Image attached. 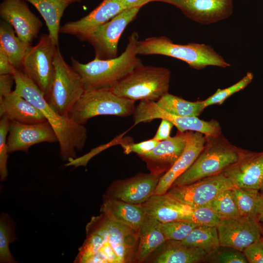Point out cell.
Wrapping results in <instances>:
<instances>
[{
    "mask_svg": "<svg viewBox=\"0 0 263 263\" xmlns=\"http://www.w3.org/2000/svg\"><path fill=\"white\" fill-rule=\"evenodd\" d=\"M86 232V238L74 263L137 262L139 230L101 212L92 217Z\"/></svg>",
    "mask_w": 263,
    "mask_h": 263,
    "instance_id": "cell-1",
    "label": "cell"
},
{
    "mask_svg": "<svg viewBox=\"0 0 263 263\" xmlns=\"http://www.w3.org/2000/svg\"><path fill=\"white\" fill-rule=\"evenodd\" d=\"M13 75L15 83L13 92L42 112L57 137L61 158L68 161L76 158V151L83 149L87 139V130L84 125L75 123L52 109L41 91L22 70L14 69Z\"/></svg>",
    "mask_w": 263,
    "mask_h": 263,
    "instance_id": "cell-2",
    "label": "cell"
},
{
    "mask_svg": "<svg viewBox=\"0 0 263 263\" xmlns=\"http://www.w3.org/2000/svg\"><path fill=\"white\" fill-rule=\"evenodd\" d=\"M138 34L133 32L128 38L124 51L109 59H94L82 63L71 57L72 66L80 75L85 90L111 89L136 67L143 64L137 56Z\"/></svg>",
    "mask_w": 263,
    "mask_h": 263,
    "instance_id": "cell-3",
    "label": "cell"
},
{
    "mask_svg": "<svg viewBox=\"0 0 263 263\" xmlns=\"http://www.w3.org/2000/svg\"><path fill=\"white\" fill-rule=\"evenodd\" d=\"M205 137L204 146L197 158L171 187L183 186L223 172L248 151L232 145L222 134Z\"/></svg>",
    "mask_w": 263,
    "mask_h": 263,
    "instance_id": "cell-4",
    "label": "cell"
},
{
    "mask_svg": "<svg viewBox=\"0 0 263 263\" xmlns=\"http://www.w3.org/2000/svg\"><path fill=\"white\" fill-rule=\"evenodd\" d=\"M136 50L138 55H160L173 57L184 61L196 70L209 66L223 68L230 66L210 45L194 42L177 44L164 36L138 40Z\"/></svg>",
    "mask_w": 263,
    "mask_h": 263,
    "instance_id": "cell-5",
    "label": "cell"
},
{
    "mask_svg": "<svg viewBox=\"0 0 263 263\" xmlns=\"http://www.w3.org/2000/svg\"><path fill=\"white\" fill-rule=\"evenodd\" d=\"M171 73L165 67L142 64L111 89L117 95L136 101H157L169 93Z\"/></svg>",
    "mask_w": 263,
    "mask_h": 263,
    "instance_id": "cell-6",
    "label": "cell"
},
{
    "mask_svg": "<svg viewBox=\"0 0 263 263\" xmlns=\"http://www.w3.org/2000/svg\"><path fill=\"white\" fill-rule=\"evenodd\" d=\"M134 102L117 95L111 89L85 90L71 108L68 117L83 125L97 116L128 117L134 113Z\"/></svg>",
    "mask_w": 263,
    "mask_h": 263,
    "instance_id": "cell-7",
    "label": "cell"
},
{
    "mask_svg": "<svg viewBox=\"0 0 263 263\" xmlns=\"http://www.w3.org/2000/svg\"><path fill=\"white\" fill-rule=\"evenodd\" d=\"M54 64L55 78L45 99L56 113L68 117L71 108L85 90L80 75L72 66L66 63L58 47L56 52Z\"/></svg>",
    "mask_w": 263,
    "mask_h": 263,
    "instance_id": "cell-8",
    "label": "cell"
},
{
    "mask_svg": "<svg viewBox=\"0 0 263 263\" xmlns=\"http://www.w3.org/2000/svg\"><path fill=\"white\" fill-rule=\"evenodd\" d=\"M57 46L49 34H42L38 43L29 48L23 62L22 71L38 86L45 98L54 80V58Z\"/></svg>",
    "mask_w": 263,
    "mask_h": 263,
    "instance_id": "cell-9",
    "label": "cell"
},
{
    "mask_svg": "<svg viewBox=\"0 0 263 263\" xmlns=\"http://www.w3.org/2000/svg\"><path fill=\"white\" fill-rule=\"evenodd\" d=\"M134 125L164 119L171 122L181 132L193 131L205 135L218 136L222 133L219 123L215 120L205 121L198 116H180L169 113L159 107L155 101L141 100L132 114Z\"/></svg>",
    "mask_w": 263,
    "mask_h": 263,
    "instance_id": "cell-10",
    "label": "cell"
},
{
    "mask_svg": "<svg viewBox=\"0 0 263 263\" xmlns=\"http://www.w3.org/2000/svg\"><path fill=\"white\" fill-rule=\"evenodd\" d=\"M140 8L124 9L86 38L85 40L94 47V58L109 59L117 56V46L120 37L128 24L135 18Z\"/></svg>",
    "mask_w": 263,
    "mask_h": 263,
    "instance_id": "cell-11",
    "label": "cell"
},
{
    "mask_svg": "<svg viewBox=\"0 0 263 263\" xmlns=\"http://www.w3.org/2000/svg\"><path fill=\"white\" fill-rule=\"evenodd\" d=\"M234 187L231 179L223 172L189 184L171 187L167 193L194 208L207 205L221 192Z\"/></svg>",
    "mask_w": 263,
    "mask_h": 263,
    "instance_id": "cell-12",
    "label": "cell"
},
{
    "mask_svg": "<svg viewBox=\"0 0 263 263\" xmlns=\"http://www.w3.org/2000/svg\"><path fill=\"white\" fill-rule=\"evenodd\" d=\"M217 228L220 245L231 247L242 252L263 236L258 220L246 216L221 219Z\"/></svg>",
    "mask_w": 263,
    "mask_h": 263,
    "instance_id": "cell-13",
    "label": "cell"
},
{
    "mask_svg": "<svg viewBox=\"0 0 263 263\" xmlns=\"http://www.w3.org/2000/svg\"><path fill=\"white\" fill-rule=\"evenodd\" d=\"M172 5L189 19L201 24L217 23L233 12V0H154Z\"/></svg>",
    "mask_w": 263,
    "mask_h": 263,
    "instance_id": "cell-14",
    "label": "cell"
},
{
    "mask_svg": "<svg viewBox=\"0 0 263 263\" xmlns=\"http://www.w3.org/2000/svg\"><path fill=\"white\" fill-rule=\"evenodd\" d=\"M0 15L13 27L20 39L29 43L38 37L43 25L24 0H3L0 5Z\"/></svg>",
    "mask_w": 263,
    "mask_h": 263,
    "instance_id": "cell-15",
    "label": "cell"
},
{
    "mask_svg": "<svg viewBox=\"0 0 263 263\" xmlns=\"http://www.w3.org/2000/svg\"><path fill=\"white\" fill-rule=\"evenodd\" d=\"M161 175L139 173L116 180L108 188L106 196L134 204H141L153 195Z\"/></svg>",
    "mask_w": 263,
    "mask_h": 263,
    "instance_id": "cell-16",
    "label": "cell"
},
{
    "mask_svg": "<svg viewBox=\"0 0 263 263\" xmlns=\"http://www.w3.org/2000/svg\"><path fill=\"white\" fill-rule=\"evenodd\" d=\"M58 142L57 137L48 121L22 124L10 121L7 144L8 153L27 152L33 145L42 142Z\"/></svg>",
    "mask_w": 263,
    "mask_h": 263,
    "instance_id": "cell-17",
    "label": "cell"
},
{
    "mask_svg": "<svg viewBox=\"0 0 263 263\" xmlns=\"http://www.w3.org/2000/svg\"><path fill=\"white\" fill-rule=\"evenodd\" d=\"M187 132L178 131L174 136L159 141L150 152L139 155L150 173L162 175L170 169L185 149Z\"/></svg>",
    "mask_w": 263,
    "mask_h": 263,
    "instance_id": "cell-18",
    "label": "cell"
},
{
    "mask_svg": "<svg viewBox=\"0 0 263 263\" xmlns=\"http://www.w3.org/2000/svg\"><path fill=\"white\" fill-rule=\"evenodd\" d=\"M125 9L120 0H103L94 10L81 19L66 22L60 33L75 36L81 40L94 30Z\"/></svg>",
    "mask_w": 263,
    "mask_h": 263,
    "instance_id": "cell-19",
    "label": "cell"
},
{
    "mask_svg": "<svg viewBox=\"0 0 263 263\" xmlns=\"http://www.w3.org/2000/svg\"><path fill=\"white\" fill-rule=\"evenodd\" d=\"M224 172L235 187L260 190L263 186V151L248 150Z\"/></svg>",
    "mask_w": 263,
    "mask_h": 263,
    "instance_id": "cell-20",
    "label": "cell"
},
{
    "mask_svg": "<svg viewBox=\"0 0 263 263\" xmlns=\"http://www.w3.org/2000/svg\"><path fill=\"white\" fill-rule=\"evenodd\" d=\"M187 132V144L183 152L170 169L162 175L153 194L167 193L174 182L192 165L203 149L206 142L204 134L193 131Z\"/></svg>",
    "mask_w": 263,
    "mask_h": 263,
    "instance_id": "cell-21",
    "label": "cell"
},
{
    "mask_svg": "<svg viewBox=\"0 0 263 263\" xmlns=\"http://www.w3.org/2000/svg\"><path fill=\"white\" fill-rule=\"evenodd\" d=\"M207 253L200 248L190 246L180 241L167 240L146 260L153 263H204Z\"/></svg>",
    "mask_w": 263,
    "mask_h": 263,
    "instance_id": "cell-22",
    "label": "cell"
},
{
    "mask_svg": "<svg viewBox=\"0 0 263 263\" xmlns=\"http://www.w3.org/2000/svg\"><path fill=\"white\" fill-rule=\"evenodd\" d=\"M141 205L147 215L161 223L182 220L192 212L193 208L167 193L153 194Z\"/></svg>",
    "mask_w": 263,
    "mask_h": 263,
    "instance_id": "cell-23",
    "label": "cell"
},
{
    "mask_svg": "<svg viewBox=\"0 0 263 263\" xmlns=\"http://www.w3.org/2000/svg\"><path fill=\"white\" fill-rule=\"evenodd\" d=\"M3 115L11 121L22 124L47 121L38 109L13 91L0 99V116Z\"/></svg>",
    "mask_w": 263,
    "mask_h": 263,
    "instance_id": "cell-24",
    "label": "cell"
},
{
    "mask_svg": "<svg viewBox=\"0 0 263 263\" xmlns=\"http://www.w3.org/2000/svg\"><path fill=\"white\" fill-rule=\"evenodd\" d=\"M100 211L137 230L146 216L141 204H131L106 195Z\"/></svg>",
    "mask_w": 263,
    "mask_h": 263,
    "instance_id": "cell-25",
    "label": "cell"
},
{
    "mask_svg": "<svg viewBox=\"0 0 263 263\" xmlns=\"http://www.w3.org/2000/svg\"><path fill=\"white\" fill-rule=\"evenodd\" d=\"M161 223L148 215L139 230L137 263H143L167 239L161 229Z\"/></svg>",
    "mask_w": 263,
    "mask_h": 263,
    "instance_id": "cell-26",
    "label": "cell"
},
{
    "mask_svg": "<svg viewBox=\"0 0 263 263\" xmlns=\"http://www.w3.org/2000/svg\"><path fill=\"white\" fill-rule=\"evenodd\" d=\"M29 1L39 12L45 21L49 35L58 46L60 20L66 7L73 0H24Z\"/></svg>",
    "mask_w": 263,
    "mask_h": 263,
    "instance_id": "cell-27",
    "label": "cell"
},
{
    "mask_svg": "<svg viewBox=\"0 0 263 263\" xmlns=\"http://www.w3.org/2000/svg\"><path fill=\"white\" fill-rule=\"evenodd\" d=\"M13 27L3 21L0 24V47L7 55L16 69L22 70L23 62L31 44L23 41L15 35Z\"/></svg>",
    "mask_w": 263,
    "mask_h": 263,
    "instance_id": "cell-28",
    "label": "cell"
},
{
    "mask_svg": "<svg viewBox=\"0 0 263 263\" xmlns=\"http://www.w3.org/2000/svg\"><path fill=\"white\" fill-rule=\"evenodd\" d=\"M155 102L164 111L180 116H198L206 108L202 100L190 101L169 93Z\"/></svg>",
    "mask_w": 263,
    "mask_h": 263,
    "instance_id": "cell-29",
    "label": "cell"
},
{
    "mask_svg": "<svg viewBox=\"0 0 263 263\" xmlns=\"http://www.w3.org/2000/svg\"><path fill=\"white\" fill-rule=\"evenodd\" d=\"M181 242L190 246L200 248L207 255L210 254L220 246L217 226L199 225Z\"/></svg>",
    "mask_w": 263,
    "mask_h": 263,
    "instance_id": "cell-30",
    "label": "cell"
},
{
    "mask_svg": "<svg viewBox=\"0 0 263 263\" xmlns=\"http://www.w3.org/2000/svg\"><path fill=\"white\" fill-rule=\"evenodd\" d=\"M232 191L241 215L258 220L263 199L260 191L237 187L233 188Z\"/></svg>",
    "mask_w": 263,
    "mask_h": 263,
    "instance_id": "cell-31",
    "label": "cell"
},
{
    "mask_svg": "<svg viewBox=\"0 0 263 263\" xmlns=\"http://www.w3.org/2000/svg\"><path fill=\"white\" fill-rule=\"evenodd\" d=\"M207 205L213 209L221 219L242 216L235 202L232 188L222 191Z\"/></svg>",
    "mask_w": 263,
    "mask_h": 263,
    "instance_id": "cell-32",
    "label": "cell"
},
{
    "mask_svg": "<svg viewBox=\"0 0 263 263\" xmlns=\"http://www.w3.org/2000/svg\"><path fill=\"white\" fill-rule=\"evenodd\" d=\"M253 78V74L247 72L241 80L232 85L223 89H218L212 95L202 100L205 107L213 105H221L229 97L245 88L251 83Z\"/></svg>",
    "mask_w": 263,
    "mask_h": 263,
    "instance_id": "cell-33",
    "label": "cell"
},
{
    "mask_svg": "<svg viewBox=\"0 0 263 263\" xmlns=\"http://www.w3.org/2000/svg\"><path fill=\"white\" fill-rule=\"evenodd\" d=\"M204 263H247L243 252L235 248L220 245L212 253L207 255Z\"/></svg>",
    "mask_w": 263,
    "mask_h": 263,
    "instance_id": "cell-34",
    "label": "cell"
},
{
    "mask_svg": "<svg viewBox=\"0 0 263 263\" xmlns=\"http://www.w3.org/2000/svg\"><path fill=\"white\" fill-rule=\"evenodd\" d=\"M198 225L188 221L177 220L161 223V226L167 240L181 241Z\"/></svg>",
    "mask_w": 263,
    "mask_h": 263,
    "instance_id": "cell-35",
    "label": "cell"
},
{
    "mask_svg": "<svg viewBox=\"0 0 263 263\" xmlns=\"http://www.w3.org/2000/svg\"><path fill=\"white\" fill-rule=\"evenodd\" d=\"M182 220L198 225L217 226L221 219L213 209L205 205L193 208L192 212L186 216Z\"/></svg>",
    "mask_w": 263,
    "mask_h": 263,
    "instance_id": "cell-36",
    "label": "cell"
},
{
    "mask_svg": "<svg viewBox=\"0 0 263 263\" xmlns=\"http://www.w3.org/2000/svg\"><path fill=\"white\" fill-rule=\"evenodd\" d=\"M12 229L7 219L3 216L0 221V263H16L10 251L9 244L12 240Z\"/></svg>",
    "mask_w": 263,
    "mask_h": 263,
    "instance_id": "cell-37",
    "label": "cell"
},
{
    "mask_svg": "<svg viewBox=\"0 0 263 263\" xmlns=\"http://www.w3.org/2000/svg\"><path fill=\"white\" fill-rule=\"evenodd\" d=\"M10 120L5 115L0 116V176L3 181L7 175V162L8 159V147L7 135L9 132Z\"/></svg>",
    "mask_w": 263,
    "mask_h": 263,
    "instance_id": "cell-38",
    "label": "cell"
},
{
    "mask_svg": "<svg viewBox=\"0 0 263 263\" xmlns=\"http://www.w3.org/2000/svg\"><path fill=\"white\" fill-rule=\"evenodd\" d=\"M159 142V141L152 138L144 141L134 143L131 138L126 137L120 145L126 154L133 152L139 156L151 151Z\"/></svg>",
    "mask_w": 263,
    "mask_h": 263,
    "instance_id": "cell-39",
    "label": "cell"
},
{
    "mask_svg": "<svg viewBox=\"0 0 263 263\" xmlns=\"http://www.w3.org/2000/svg\"><path fill=\"white\" fill-rule=\"evenodd\" d=\"M243 253L248 263H263V246L261 239L247 246Z\"/></svg>",
    "mask_w": 263,
    "mask_h": 263,
    "instance_id": "cell-40",
    "label": "cell"
},
{
    "mask_svg": "<svg viewBox=\"0 0 263 263\" xmlns=\"http://www.w3.org/2000/svg\"><path fill=\"white\" fill-rule=\"evenodd\" d=\"M173 124L170 121L162 119L159 126L153 138L160 141L170 137V132Z\"/></svg>",
    "mask_w": 263,
    "mask_h": 263,
    "instance_id": "cell-41",
    "label": "cell"
},
{
    "mask_svg": "<svg viewBox=\"0 0 263 263\" xmlns=\"http://www.w3.org/2000/svg\"><path fill=\"white\" fill-rule=\"evenodd\" d=\"M14 82L13 74L0 75V99L13 92L11 89Z\"/></svg>",
    "mask_w": 263,
    "mask_h": 263,
    "instance_id": "cell-42",
    "label": "cell"
},
{
    "mask_svg": "<svg viewBox=\"0 0 263 263\" xmlns=\"http://www.w3.org/2000/svg\"><path fill=\"white\" fill-rule=\"evenodd\" d=\"M14 69L7 55L0 47V75L13 74Z\"/></svg>",
    "mask_w": 263,
    "mask_h": 263,
    "instance_id": "cell-43",
    "label": "cell"
},
{
    "mask_svg": "<svg viewBox=\"0 0 263 263\" xmlns=\"http://www.w3.org/2000/svg\"><path fill=\"white\" fill-rule=\"evenodd\" d=\"M125 9L139 7L141 8L150 2L154 0H120Z\"/></svg>",
    "mask_w": 263,
    "mask_h": 263,
    "instance_id": "cell-44",
    "label": "cell"
},
{
    "mask_svg": "<svg viewBox=\"0 0 263 263\" xmlns=\"http://www.w3.org/2000/svg\"><path fill=\"white\" fill-rule=\"evenodd\" d=\"M258 220H259V222L260 223H263V203H262L261 211V213L260 214V216H259V217L258 218Z\"/></svg>",
    "mask_w": 263,
    "mask_h": 263,
    "instance_id": "cell-45",
    "label": "cell"
},
{
    "mask_svg": "<svg viewBox=\"0 0 263 263\" xmlns=\"http://www.w3.org/2000/svg\"><path fill=\"white\" fill-rule=\"evenodd\" d=\"M261 229H262V235L263 236V223H261Z\"/></svg>",
    "mask_w": 263,
    "mask_h": 263,
    "instance_id": "cell-46",
    "label": "cell"
},
{
    "mask_svg": "<svg viewBox=\"0 0 263 263\" xmlns=\"http://www.w3.org/2000/svg\"><path fill=\"white\" fill-rule=\"evenodd\" d=\"M260 192L263 195V186L262 187V188L260 189Z\"/></svg>",
    "mask_w": 263,
    "mask_h": 263,
    "instance_id": "cell-47",
    "label": "cell"
},
{
    "mask_svg": "<svg viewBox=\"0 0 263 263\" xmlns=\"http://www.w3.org/2000/svg\"><path fill=\"white\" fill-rule=\"evenodd\" d=\"M261 243L262 244V245L263 246V236H262L261 238Z\"/></svg>",
    "mask_w": 263,
    "mask_h": 263,
    "instance_id": "cell-48",
    "label": "cell"
},
{
    "mask_svg": "<svg viewBox=\"0 0 263 263\" xmlns=\"http://www.w3.org/2000/svg\"><path fill=\"white\" fill-rule=\"evenodd\" d=\"M80 0H73V1H79Z\"/></svg>",
    "mask_w": 263,
    "mask_h": 263,
    "instance_id": "cell-49",
    "label": "cell"
}]
</instances>
